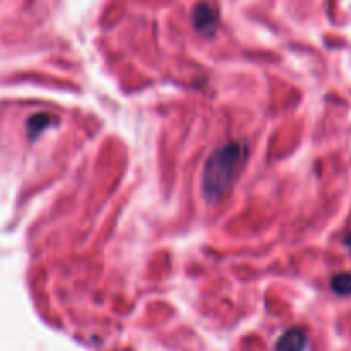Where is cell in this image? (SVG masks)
I'll return each mask as SVG.
<instances>
[{
  "mask_svg": "<svg viewBox=\"0 0 351 351\" xmlns=\"http://www.w3.org/2000/svg\"><path fill=\"white\" fill-rule=\"evenodd\" d=\"M246 160V147L229 141L207 158L202 176V191L208 204H219L228 195Z\"/></svg>",
  "mask_w": 351,
  "mask_h": 351,
  "instance_id": "cell-1",
  "label": "cell"
},
{
  "mask_svg": "<svg viewBox=\"0 0 351 351\" xmlns=\"http://www.w3.org/2000/svg\"><path fill=\"white\" fill-rule=\"evenodd\" d=\"M193 23L197 29L204 35H212L217 28V14H215L214 8L208 4H200L193 12Z\"/></svg>",
  "mask_w": 351,
  "mask_h": 351,
  "instance_id": "cell-2",
  "label": "cell"
},
{
  "mask_svg": "<svg viewBox=\"0 0 351 351\" xmlns=\"http://www.w3.org/2000/svg\"><path fill=\"white\" fill-rule=\"evenodd\" d=\"M278 351H303L306 348V334L302 329H289L279 337Z\"/></svg>",
  "mask_w": 351,
  "mask_h": 351,
  "instance_id": "cell-3",
  "label": "cell"
},
{
  "mask_svg": "<svg viewBox=\"0 0 351 351\" xmlns=\"http://www.w3.org/2000/svg\"><path fill=\"white\" fill-rule=\"evenodd\" d=\"M330 286L337 295H351V274L334 276Z\"/></svg>",
  "mask_w": 351,
  "mask_h": 351,
  "instance_id": "cell-4",
  "label": "cell"
},
{
  "mask_svg": "<svg viewBox=\"0 0 351 351\" xmlns=\"http://www.w3.org/2000/svg\"><path fill=\"white\" fill-rule=\"evenodd\" d=\"M50 123H52V117L47 116V114H38V116L32 117V121H29L28 124L29 134H32V136H36V134H40V131L45 126H49Z\"/></svg>",
  "mask_w": 351,
  "mask_h": 351,
  "instance_id": "cell-5",
  "label": "cell"
},
{
  "mask_svg": "<svg viewBox=\"0 0 351 351\" xmlns=\"http://www.w3.org/2000/svg\"><path fill=\"white\" fill-rule=\"evenodd\" d=\"M344 243H346L348 248H351V232H350V234L346 236V239H344Z\"/></svg>",
  "mask_w": 351,
  "mask_h": 351,
  "instance_id": "cell-6",
  "label": "cell"
}]
</instances>
